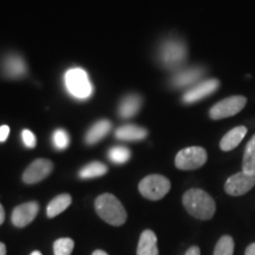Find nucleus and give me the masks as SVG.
<instances>
[{
    "label": "nucleus",
    "mask_w": 255,
    "mask_h": 255,
    "mask_svg": "<svg viewBox=\"0 0 255 255\" xmlns=\"http://www.w3.org/2000/svg\"><path fill=\"white\" fill-rule=\"evenodd\" d=\"M182 202L187 212L199 220H210L215 214V201L205 190L190 189L186 191Z\"/></svg>",
    "instance_id": "nucleus-1"
},
{
    "label": "nucleus",
    "mask_w": 255,
    "mask_h": 255,
    "mask_svg": "<svg viewBox=\"0 0 255 255\" xmlns=\"http://www.w3.org/2000/svg\"><path fill=\"white\" fill-rule=\"evenodd\" d=\"M98 216L111 226H122L127 221V210L113 194H102L95 201Z\"/></svg>",
    "instance_id": "nucleus-2"
},
{
    "label": "nucleus",
    "mask_w": 255,
    "mask_h": 255,
    "mask_svg": "<svg viewBox=\"0 0 255 255\" xmlns=\"http://www.w3.org/2000/svg\"><path fill=\"white\" fill-rule=\"evenodd\" d=\"M188 56L187 46L180 39H167L158 49L159 63L168 70H177L183 66Z\"/></svg>",
    "instance_id": "nucleus-3"
},
{
    "label": "nucleus",
    "mask_w": 255,
    "mask_h": 255,
    "mask_svg": "<svg viewBox=\"0 0 255 255\" xmlns=\"http://www.w3.org/2000/svg\"><path fill=\"white\" fill-rule=\"evenodd\" d=\"M65 87L73 97L87 100L92 95V84L88 73L81 68L70 69L65 73Z\"/></svg>",
    "instance_id": "nucleus-4"
},
{
    "label": "nucleus",
    "mask_w": 255,
    "mask_h": 255,
    "mask_svg": "<svg viewBox=\"0 0 255 255\" xmlns=\"http://www.w3.org/2000/svg\"><path fill=\"white\" fill-rule=\"evenodd\" d=\"M138 190L143 197L151 201H158L170 190V181L162 175H149L138 184Z\"/></svg>",
    "instance_id": "nucleus-5"
},
{
    "label": "nucleus",
    "mask_w": 255,
    "mask_h": 255,
    "mask_svg": "<svg viewBox=\"0 0 255 255\" xmlns=\"http://www.w3.org/2000/svg\"><path fill=\"white\" fill-rule=\"evenodd\" d=\"M207 151L201 146L184 148L175 157V165L181 170H195L207 162Z\"/></svg>",
    "instance_id": "nucleus-6"
},
{
    "label": "nucleus",
    "mask_w": 255,
    "mask_h": 255,
    "mask_svg": "<svg viewBox=\"0 0 255 255\" xmlns=\"http://www.w3.org/2000/svg\"><path fill=\"white\" fill-rule=\"evenodd\" d=\"M247 98L244 96H232L220 101L209 111V116L212 120H222L227 117L235 116L246 107Z\"/></svg>",
    "instance_id": "nucleus-7"
},
{
    "label": "nucleus",
    "mask_w": 255,
    "mask_h": 255,
    "mask_svg": "<svg viewBox=\"0 0 255 255\" xmlns=\"http://www.w3.org/2000/svg\"><path fill=\"white\" fill-rule=\"evenodd\" d=\"M255 186V173L240 171L232 175L225 184V190L231 196H241L247 194Z\"/></svg>",
    "instance_id": "nucleus-8"
},
{
    "label": "nucleus",
    "mask_w": 255,
    "mask_h": 255,
    "mask_svg": "<svg viewBox=\"0 0 255 255\" xmlns=\"http://www.w3.org/2000/svg\"><path fill=\"white\" fill-rule=\"evenodd\" d=\"M53 169L52 162L45 158H38L28 165L23 174V181L27 184H34L43 181L51 174Z\"/></svg>",
    "instance_id": "nucleus-9"
},
{
    "label": "nucleus",
    "mask_w": 255,
    "mask_h": 255,
    "mask_svg": "<svg viewBox=\"0 0 255 255\" xmlns=\"http://www.w3.org/2000/svg\"><path fill=\"white\" fill-rule=\"evenodd\" d=\"M219 87L220 82L218 79H207V81L197 83L194 87L188 89L186 94L183 95L182 100L184 103L187 104L195 103V102L203 100L207 96L214 94V92L218 90Z\"/></svg>",
    "instance_id": "nucleus-10"
},
{
    "label": "nucleus",
    "mask_w": 255,
    "mask_h": 255,
    "mask_svg": "<svg viewBox=\"0 0 255 255\" xmlns=\"http://www.w3.org/2000/svg\"><path fill=\"white\" fill-rule=\"evenodd\" d=\"M39 212V205L37 202H26L15 207L12 212V223L18 228H23L36 219Z\"/></svg>",
    "instance_id": "nucleus-11"
},
{
    "label": "nucleus",
    "mask_w": 255,
    "mask_h": 255,
    "mask_svg": "<svg viewBox=\"0 0 255 255\" xmlns=\"http://www.w3.org/2000/svg\"><path fill=\"white\" fill-rule=\"evenodd\" d=\"M203 71L202 68H199V66H194V68H188V69H182L176 71V73L171 78V85L175 88H188L191 87V85L197 84V81L202 77Z\"/></svg>",
    "instance_id": "nucleus-12"
},
{
    "label": "nucleus",
    "mask_w": 255,
    "mask_h": 255,
    "mask_svg": "<svg viewBox=\"0 0 255 255\" xmlns=\"http://www.w3.org/2000/svg\"><path fill=\"white\" fill-rule=\"evenodd\" d=\"M247 133V128L244 126L233 128L232 130L226 133L222 137L221 142H220V148L223 151H231L233 149H235L237 146L242 142V139L245 138Z\"/></svg>",
    "instance_id": "nucleus-13"
},
{
    "label": "nucleus",
    "mask_w": 255,
    "mask_h": 255,
    "mask_svg": "<svg viewBox=\"0 0 255 255\" xmlns=\"http://www.w3.org/2000/svg\"><path fill=\"white\" fill-rule=\"evenodd\" d=\"M137 255H158L157 237L150 229H146L141 234L137 246Z\"/></svg>",
    "instance_id": "nucleus-14"
},
{
    "label": "nucleus",
    "mask_w": 255,
    "mask_h": 255,
    "mask_svg": "<svg viewBox=\"0 0 255 255\" xmlns=\"http://www.w3.org/2000/svg\"><path fill=\"white\" fill-rule=\"evenodd\" d=\"M116 138L121 139V141H142L148 136V131L144 128L135 126V124H128V126H123L119 128L115 132Z\"/></svg>",
    "instance_id": "nucleus-15"
},
{
    "label": "nucleus",
    "mask_w": 255,
    "mask_h": 255,
    "mask_svg": "<svg viewBox=\"0 0 255 255\" xmlns=\"http://www.w3.org/2000/svg\"><path fill=\"white\" fill-rule=\"evenodd\" d=\"M142 98L138 95H129L121 102L119 108V114L122 119H130L133 117L141 109Z\"/></svg>",
    "instance_id": "nucleus-16"
},
{
    "label": "nucleus",
    "mask_w": 255,
    "mask_h": 255,
    "mask_svg": "<svg viewBox=\"0 0 255 255\" xmlns=\"http://www.w3.org/2000/svg\"><path fill=\"white\" fill-rule=\"evenodd\" d=\"M110 129L111 123L107 120H102L100 122L95 123L94 126L89 129L87 135H85V142H87V144L89 145L96 144V143H98L101 139H103L104 137L108 135Z\"/></svg>",
    "instance_id": "nucleus-17"
},
{
    "label": "nucleus",
    "mask_w": 255,
    "mask_h": 255,
    "mask_svg": "<svg viewBox=\"0 0 255 255\" xmlns=\"http://www.w3.org/2000/svg\"><path fill=\"white\" fill-rule=\"evenodd\" d=\"M4 71L8 77L20 78L26 75V64L19 56H9L4 63Z\"/></svg>",
    "instance_id": "nucleus-18"
},
{
    "label": "nucleus",
    "mask_w": 255,
    "mask_h": 255,
    "mask_svg": "<svg viewBox=\"0 0 255 255\" xmlns=\"http://www.w3.org/2000/svg\"><path fill=\"white\" fill-rule=\"evenodd\" d=\"M72 197L69 194H60V195L56 196L51 202L47 205L46 208V214L49 218H56L57 215H59L60 213H63L64 210L68 209V207L71 205Z\"/></svg>",
    "instance_id": "nucleus-19"
},
{
    "label": "nucleus",
    "mask_w": 255,
    "mask_h": 255,
    "mask_svg": "<svg viewBox=\"0 0 255 255\" xmlns=\"http://www.w3.org/2000/svg\"><path fill=\"white\" fill-rule=\"evenodd\" d=\"M108 167L102 162H91L83 167L79 171V177L82 178H94V177H100L103 176L104 174H107Z\"/></svg>",
    "instance_id": "nucleus-20"
},
{
    "label": "nucleus",
    "mask_w": 255,
    "mask_h": 255,
    "mask_svg": "<svg viewBox=\"0 0 255 255\" xmlns=\"http://www.w3.org/2000/svg\"><path fill=\"white\" fill-rule=\"evenodd\" d=\"M242 169L248 173H255V135L250 139L245 149Z\"/></svg>",
    "instance_id": "nucleus-21"
},
{
    "label": "nucleus",
    "mask_w": 255,
    "mask_h": 255,
    "mask_svg": "<svg viewBox=\"0 0 255 255\" xmlns=\"http://www.w3.org/2000/svg\"><path fill=\"white\" fill-rule=\"evenodd\" d=\"M108 156H109L110 161L114 162L116 164H123L127 163L130 159V156H131V152L126 146H114L111 148L109 152H108Z\"/></svg>",
    "instance_id": "nucleus-22"
},
{
    "label": "nucleus",
    "mask_w": 255,
    "mask_h": 255,
    "mask_svg": "<svg viewBox=\"0 0 255 255\" xmlns=\"http://www.w3.org/2000/svg\"><path fill=\"white\" fill-rule=\"evenodd\" d=\"M233 253H234V240L229 235H225L216 244L214 255H233Z\"/></svg>",
    "instance_id": "nucleus-23"
},
{
    "label": "nucleus",
    "mask_w": 255,
    "mask_h": 255,
    "mask_svg": "<svg viewBox=\"0 0 255 255\" xmlns=\"http://www.w3.org/2000/svg\"><path fill=\"white\" fill-rule=\"evenodd\" d=\"M73 248H75V241L70 238L58 239L53 244L55 255H71Z\"/></svg>",
    "instance_id": "nucleus-24"
},
{
    "label": "nucleus",
    "mask_w": 255,
    "mask_h": 255,
    "mask_svg": "<svg viewBox=\"0 0 255 255\" xmlns=\"http://www.w3.org/2000/svg\"><path fill=\"white\" fill-rule=\"evenodd\" d=\"M53 144L57 149L59 150H63V149H66L70 144V137L68 132L64 129H57L55 133H53Z\"/></svg>",
    "instance_id": "nucleus-25"
},
{
    "label": "nucleus",
    "mask_w": 255,
    "mask_h": 255,
    "mask_svg": "<svg viewBox=\"0 0 255 255\" xmlns=\"http://www.w3.org/2000/svg\"><path fill=\"white\" fill-rule=\"evenodd\" d=\"M21 138H23L24 144L27 146V148H34L37 144V138L36 136L33 135V132H31L30 130L25 129L21 132Z\"/></svg>",
    "instance_id": "nucleus-26"
},
{
    "label": "nucleus",
    "mask_w": 255,
    "mask_h": 255,
    "mask_svg": "<svg viewBox=\"0 0 255 255\" xmlns=\"http://www.w3.org/2000/svg\"><path fill=\"white\" fill-rule=\"evenodd\" d=\"M9 133V128L7 126L0 127V142H5Z\"/></svg>",
    "instance_id": "nucleus-27"
},
{
    "label": "nucleus",
    "mask_w": 255,
    "mask_h": 255,
    "mask_svg": "<svg viewBox=\"0 0 255 255\" xmlns=\"http://www.w3.org/2000/svg\"><path fill=\"white\" fill-rule=\"evenodd\" d=\"M184 255H201V251L197 246H193L186 252V254Z\"/></svg>",
    "instance_id": "nucleus-28"
},
{
    "label": "nucleus",
    "mask_w": 255,
    "mask_h": 255,
    "mask_svg": "<svg viewBox=\"0 0 255 255\" xmlns=\"http://www.w3.org/2000/svg\"><path fill=\"white\" fill-rule=\"evenodd\" d=\"M245 255H255V242L247 247Z\"/></svg>",
    "instance_id": "nucleus-29"
},
{
    "label": "nucleus",
    "mask_w": 255,
    "mask_h": 255,
    "mask_svg": "<svg viewBox=\"0 0 255 255\" xmlns=\"http://www.w3.org/2000/svg\"><path fill=\"white\" fill-rule=\"evenodd\" d=\"M5 221V210L2 208V206L0 205V226L2 225Z\"/></svg>",
    "instance_id": "nucleus-30"
},
{
    "label": "nucleus",
    "mask_w": 255,
    "mask_h": 255,
    "mask_svg": "<svg viewBox=\"0 0 255 255\" xmlns=\"http://www.w3.org/2000/svg\"><path fill=\"white\" fill-rule=\"evenodd\" d=\"M0 255H6V246L2 242H0Z\"/></svg>",
    "instance_id": "nucleus-31"
},
{
    "label": "nucleus",
    "mask_w": 255,
    "mask_h": 255,
    "mask_svg": "<svg viewBox=\"0 0 255 255\" xmlns=\"http://www.w3.org/2000/svg\"><path fill=\"white\" fill-rule=\"evenodd\" d=\"M92 255H109V254H107L105 253L104 251H101V250H97V251H95L94 253H92Z\"/></svg>",
    "instance_id": "nucleus-32"
},
{
    "label": "nucleus",
    "mask_w": 255,
    "mask_h": 255,
    "mask_svg": "<svg viewBox=\"0 0 255 255\" xmlns=\"http://www.w3.org/2000/svg\"><path fill=\"white\" fill-rule=\"evenodd\" d=\"M30 255H43V254H41L39 251H34V252H32Z\"/></svg>",
    "instance_id": "nucleus-33"
}]
</instances>
